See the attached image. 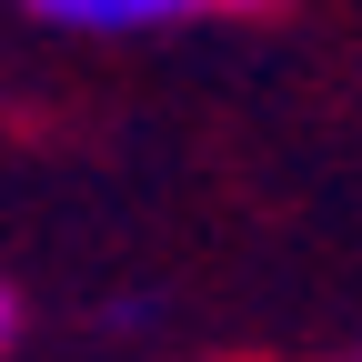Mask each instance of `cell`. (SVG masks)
<instances>
[{
	"label": "cell",
	"instance_id": "6da1fadb",
	"mask_svg": "<svg viewBox=\"0 0 362 362\" xmlns=\"http://www.w3.org/2000/svg\"><path fill=\"white\" fill-rule=\"evenodd\" d=\"M40 30H71V40H141V30H171L211 11V0H21Z\"/></svg>",
	"mask_w": 362,
	"mask_h": 362
},
{
	"label": "cell",
	"instance_id": "7a4b0ae2",
	"mask_svg": "<svg viewBox=\"0 0 362 362\" xmlns=\"http://www.w3.org/2000/svg\"><path fill=\"white\" fill-rule=\"evenodd\" d=\"M11 332H21V302H11V282H0V352H11Z\"/></svg>",
	"mask_w": 362,
	"mask_h": 362
},
{
	"label": "cell",
	"instance_id": "3957f363",
	"mask_svg": "<svg viewBox=\"0 0 362 362\" xmlns=\"http://www.w3.org/2000/svg\"><path fill=\"white\" fill-rule=\"evenodd\" d=\"M211 11H282V0H211Z\"/></svg>",
	"mask_w": 362,
	"mask_h": 362
}]
</instances>
